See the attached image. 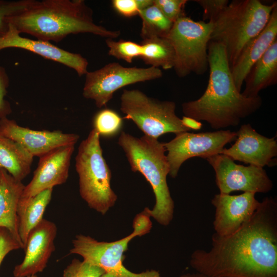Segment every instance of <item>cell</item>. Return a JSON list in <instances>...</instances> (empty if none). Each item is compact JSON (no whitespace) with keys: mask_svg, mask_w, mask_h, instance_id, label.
<instances>
[{"mask_svg":"<svg viewBox=\"0 0 277 277\" xmlns=\"http://www.w3.org/2000/svg\"><path fill=\"white\" fill-rule=\"evenodd\" d=\"M189 264L209 277H277L276 199L265 197L234 233H213L210 250H195Z\"/></svg>","mask_w":277,"mask_h":277,"instance_id":"obj_1","label":"cell"},{"mask_svg":"<svg viewBox=\"0 0 277 277\" xmlns=\"http://www.w3.org/2000/svg\"><path fill=\"white\" fill-rule=\"evenodd\" d=\"M209 77L207 88L198 99L184 103V116L204 121L216 130L237 126L261 107L260 96L247 97L236 88L226 50L217 42L208 46Z\"/></svg>","mask_w":277,"mask_h":277,"instance_id":"obj_2","label":"cell"},{"mask_svg":"<svg viewBox=\"0 0 277 277\" xmlns=\"http://www.w3.org/2000/svg\"><path fill=\"white\" fill-rule=\"evenodd\" d=\"M8 22L20 34L56 43L71 34L88 33L112 39L121 34L96 24L93 10L84 0L36 1L26 10L9 17Z\"/></svg>","mask_w":277,"mask_h":277,"instance_id":"obj_3","label":"cell"},{"mask_svg":"<svg viewBox=\"0 0 277 277\" xmlns=\"http://www.w3.org/2000/svg\"><path fill=\"white\" fill-rule=\"evenodd\" d=\"M117 143L123 149L133 172L141 173L151 185L155 203L148 208L151 217L163 226H168L173 217L174 204L167 184L170 168L164 143L144 135L140 137L122 131Z\"/></svg>","mask_w":277,"mask_h":277,"instance_id":"obj_4","label":"cell"},{"mask_svg":"<svg viewBox=\"0 0 277 277\" xmlns=\"http://www.w3.org/2000/svg\"><path fill=\"white\" fill-rule=\"evenodd\" d=\"M276 4L265 5L259 0H233L212 22L210 41L224 46L230 67L245 45L265 28Z\"/></svg>","mask_w":277,"mask_h":277,"instance_id":"obj_5","label":"cell"},{"mask_svg":"<svg viewBox=\"0 0 277 277\" xmlns=\"http://www.w3.org/2000/svg\"><path fill=\"white\" fill-rule=\"evenodd\" d=\"M75 169L81 197L91 209L105 214L117 196L111 188V172L103 156L100 136L94 129L79 145Z\"/></svg>","mask_w":277,"mask_h":277,"instance_id":"obj_6","label":"cell"},{"mask_svg":"<svg viewBox=\"0 0 277 277\" xmlns=\"http://www.w3.org/2000/svg\"><path fill=\"white\" fill-rule=\"evenodd\" d=\"M148 207L137 214L133 222V232L128 236L113 242H100L93 238L78 234L72 240L70 254H78L85 261L115 277H162L155 270L133 272L123 264L124 253L128 244L135 236L149 233L152 228Z\"/></svg>","mask_w":277,"mask_h":277,"instance_id":"obj_7","label":"cell"},{"mask_svg":"<svg viewBox=\"0 0 277 277\" xmlns=\"http://www.w3.org/2000/svg\"><path fill=\"white\" fill-rule=\"evenodd\" d=\"M173 101H160L137 90L124 89L120 109L124 118L131 120L144 135L157 138L167 133L189 131L175 113Z\"/></svg>","mask_w":277,"mask_h":277,"instance_id":"obj_8","label":"cell"},{"mask_svg":"<svg viewBox=\"0 0 277 277\" xmlns=\"http://www.w3.org/2000/svg\"><path fill=\"white\" fill-rule=\"evenodd\" d=\"M211 22L195 21L186 16L176 20L166 38L173 47V69L180 77L191 73L204 74L208 70V46L211 39Z\"/></svg>","mask_w":277,"mask_h":277,"instance_id":"obj_9","label":"cell"},{"mask_svg":"<svg viewBox=\"0 0 277 277\" xmlns=\"http://www.w3.org/2000/svg\"><path fill=\"white\" fill-rule=\"evenodd\" d=\"M83 90L85 98L95 102L102 108L111 100L119 89L138 82L159 78L163 76L160 68L126 67L118 63H108L94 71L87 72Z\"/></svg>","mask_w":277,"mask_h":277,"instance_id":"obj_10","label":"cell"},{"mask_svg":"<svg viewBox=\"0 0 277 277\" xmlns=\"http://www.w3.org/2000/svg\"><path fill=\"white\" fill-rule=\"evenodd\" d=\"M236 132L219 130L212 132L175 134L171 141L164 143L170 168L169 175L175 178L182 165L193 157L207 159L220 154L224 146L235 140Z\"/></svg>","mask_w":277,"mask_h":277,"instance_id":"obj_11","label":"cell"},{"mask_svg":"<svg viewBox=\"0 0 277 277\" xmlns=\"http://www.w3.org/2000/svg\"><path fill=\"white\" fill-rule=\"evenodd\" d=\"M206 160L215 171L220 193L230 194L236 191L266 193L273 188L272 181L263 168L237 164L223 154Z\"/></svg>","mask_w":277,"mask_h":277,"instance_id":"obj_12","label":"cell"},{"mask_svg":"<svg viewBox=\"0 0 277 277\" xmlns=\"http://www.w3.org/2000/svg\"><path fill=\"white\" fill-rule=\"evenodd\" d=\"M74 146H62L39 157L31 181L23 190L17 208L24 206L41 192L67 181Z\"/></svg>","mask_w":277,"mask_h":277,"instance_id":"obj_13","label":"cell"},{"mask_svg":"<svg viewBox=\"0 0 277 277\" xmlns=\"http://www.w3.org/2000/svg\"><path fill=\"white\" fill-rule=\"evenodd\" d=\"M255 193L243 192L239 195L218 193L211 200L215 208L213 226L214 233L220 236L236 232L253 215L260 202Z\"/></svg>","mask_w":277,"mask_h":277,"instance_id":"obj_14","label":"cell"},{"mask_svg":"<svg viewBox=\"0 0 277 277\" xmlns=\"http://www.w3.org/2000/svg\"><path fill=\"white\" fill-rule=\"evenodd\" d=\"M0 133L22 146L31 155L41 157L58 147L75 145L80 136L60 130H35L18 125L7 117L0 119Z\"/></svg>","mask_w":277,"mask_h":277,"instance_id":"obj_15","label":"cell"},{"mask_svg":"<svg viewBox=\"0 0 277 277\" xmlns=\"http://www.w3.org/2000/svg\"><path fill=\"white\" fill-rule=\"evenodd\" d=\"M220 154L232 160L263 168L275 165L273 158L277 155V141L259 133L250 124L242 125L236 132L235 143L224 148Z\"/></svg>","mask_w":277,"mask_h":277,"instance_id":"obj_16","label":"cell"},{"mask_svg":"<svg viewBox=\"0 0 277 277\" xmlns=\"http://www.w3.org/2000/svg\"><path fill=\"white\" fill-rule=\"evenodd\" d=\"M57 227L52 222L43 219L29 232L22 262L14 267V277H27L43 271L55 250Z\"/></svg>","mask_w":277,"mask_h":277,"instance_id":"obj_17","label":"cell"},{"mask_svg":"<svg viewBox=\"0 0 277 277\" xmlns=\"http://www.w3.org/2000/svg\"><path fill=\"white\" fill-rule=\"evenodd\" d=\"M9 48L26 50L74 69L79 76L85 75L88 62L78 53L64 50L50 42L22 37L17 29L9 23L7 32L0 38V51Z\"/></svg>","mask_w":277,"mask_h":277,"instance_id":"obj_18","label":"cell"},{"mask_svg":"<svg viewBox=\"0 0 277 277\" xmlns=\"http://www.w3.org/2000/svg\"><path fill=\"white\" fill-rule=\"evenodd\" d=\"M277 39V3L265 28L250 40L241 51L231 71L235 85L241 92L245 78L253 65Z\"/></svg>","mask_w":277,"mask_h":277,"instance_id":"obj_19","label":"cell"},{"mask_svg":"<svg viewBox=\"0 0 277 277\" xmlns=\"http://www.w3.org/2000/svg\"><path fill=\"white\" fill-rule=\"evenodd\" d=\"M25 186L0 168V227L7 229L24 249L18 231L17 210Z\"/></svg>","mask_w":277,"mask_h":277,"instance_id":"obj_20","label":"cell"},{"mask_svg":"<svg viewBox=\"0 0 277 277\" xmlns=\"http://www.w3.org/2000/svg\"><path fill=\"white\" fill-rule=\"evenodd\" d=\"M244 83L242 94L247 97L259 96V92L277 83V39L251 68Z\"/></svg>","mask_w":277,"mask_h":277,"instance_id":"obj_21","label":"cell"},{"mask_svg":"<svg viewBox=\"0 0 277 277\" xmlns=\"http://www.w3.org/2000/svg\"><path fill=\"white\" fill-rule=\"evenodd\" d=\"M33 156L22 146L0 133V168L22 182L30 172Z\"/></svg>","mask_w":277,"mask_h":277,"instance_id":"obj_22","label":"cell"},{"mask_svg":"<svg viewBox=\"0 0 277 277\" xmlns=\"http://www.w3.org/2000/svg\"><path fill=\"white\" fill-rule=\"evenodd\" d=\"M52 190H45L31 198L24 206L17 208L18 231L24 251L29 232L43 219L52 197Z\"/></svg>","mask_w":277,"mask_h":277,"instance_id":"obj_23","label":"cell"},{"mask_svg":"<svg viewBox=\"0 0 277 277\" xmlns=\"http://www.w3.org/2000/svg\"><path fill=\"white\" fill-rule=\"evenodd\" d=\"M140 58L147 64L164 70L173 68L175 52L173 46L166 37H155L143 40L141 44Z\"/></svg>","mask_w":277,"mask_h":277,"instance_id":"obj_24","label":"cell"},{"mask_svg":"<svg viewBox=\"0 0 277 277\" xmlns=\"http://www.w3.org/2000/svg\"><path fill=\"white\" fill-rule=\"evenodd\" d=\"M138 15L142 20L140 35L143 40L166 37L174 23L154 4L140 11Z\"/></svg>","mask_w":277,"mask_h":277,"instance_id":"obj_25","label":"cell"},{"mask_svg":"<svg viewBox=\"0 0 277 277\" xmlns=\"http://www.w3.org/2000/svg\"><path fill=\"white\" fill-rule=\"evenodd\" d=\"M93 128L100 136L110 137L119 133L123 126V119L115 111L110 109L100 110L92 120Z\"/></svg>","mask_w":277,"mask_h":277,"instance_id":"obj_26","label":"cell"},{"mask_svg":"<svg viewBox=\"0 0 277 277\" xmlns=\"http://www.w3.org/2000/svg\"><path fill=\"white\" fill-rule=\"evenodd\" d=\"M106 43L109 55L129 63H132L133 58L140 57L142 53L141 44L134 42L123 39L115 41L112 38H107Z\"/></svg>","mask_w":277,"mask_h":277,"instance_id":"obj_27","label":"cell"},{"mask_svg":"<svg viewBox=\"0 0 277 277\" xmlns=\"http://www.w3.org/2000/svg\"><path fill=\"white\" fill-rule=\"evenodd\" d=\"M35 2V0H0V38L3 36L9 29L8 18L26 10Z\"/></svg>","mask_w":277,"mask_h":277,"instance_id":"obj_28","label":"cell"},{"mask_svg":"<svg viewBox=\"0 0 277 277\" xmlns=\"http://www.w3.org/2000/svg\"><path fill=\"white\" fill-rule=\"evenodd\" d=\"M105 273L96 266L74 259L64 270L63 277H101Z\"/></svg>","mask_w":277,"mask_h":277,"instance_id":"obj_29","label":"cell"},{"mask_svg":"<svg viewBox=\"0 0 277 277\" xmlns=\"http://www.w3.org/2000/svg\"><path fill=\"white\" fill-rule=\"evenodd\" d=\"M153 2L161 12L173 23L186 16L185 7L187 0H153Z\"/></svg>","mask_w":277,"mask_h":277,"instance_id":"obj_30","label":"cell"},{"mask_svg":"<svg viewBox=\"0 0 277 277\" xmlns=\"http://www.w3.org/2000/svg\"><path fill=\"white\" fill-rule=\"evenodd\" d=\"M113 8L125 17L138 15L140 11L152 5L153 0H113Z\"/></svg>","mask_w":277,"mask_h":277,"instance_id":"obj_31","label":"cell"},{"mask_svg":"<svg viewBox=\"0 0 277 277\" xmlns=\"http://www.w3.org/2000/svg\"><path fill=\"white\" fill-rule=\"evenodd\" d=\"M203 10V21L212 23L228 4V0H195Z\"/></svg>","mask_w":277,"mask_h":277,"instance_id":"obj_32","label":"cell"},{"mask_svg":"<svg viewBox=\"0 0 277 277\" xmlns=\"http://www.w3.org/2000/svg\"><path fill=\"white\" fill-rule=\"evenodd\" d=\"M9 77L6 69L0 66V119L12 112L10 103L5 98L9 86Z\"/></svg>","mask_w":277,"mask_h":277,"instance_id":"obj_33","label":"cell"},{"mask_svg":"<svg viewBox=\"0 0 277 277\" xmlns=\"http://www.w3.org/2000/svg\"><path fill=\"white\" fill-rule=\"evenodd\" d=\"M22 249L21 245L6 228L0 227V266L10 252Z\"/></svg>","mask_w":277,"mask_h":277,"instance_id":"obj_34","label":"cell"},{"mask_svg":"<svg viewBox=\"0 0 277 277\" xmlns=\"http://www.w3.org/2000/svg\"><path fill=\"white\" fill-rule=\"evenodd\" d=\"M183 124L191 130H199L202 127V124L194 118L184 116L181 118Z\"/></svg>","mask_w":277,"mask_h":277,"instance_id":"obj_35","label":"cell"},{"mask_svg":"<svg viewBox=\"0 0 277 277\" xmlns=\"http://www.w3.org/2000/svg\"><path fill=\"white\" fill-rule=\"evenodd\" d=\"M180 277H209L202 274L193 272V273H185L180 275Z\"/></svg>","mask_w":277,"mask_h":277,"instance_id":"obj_36","label":"cell"},{"mask_svg":"<svg viewBox=\"0 0 277 277\" xmlns=\"http://www.w3.org/2000/svg\"><path fill=\"white\" fill-rule=\"evenodd\" d=\"M101 277H115V276L111 274L105 273Z\"/></svg>","mask_w":277,"mask_h":277,"instance_id":"obj_37","label":"cell"},{"mask_svg":"<svg viewBox=\"0 0 277 277\" xmlns=\"http://www.w3.org/2000/svg\"><path fill=\"white\" fill-rule=\"evenodd\" d=\"M27 277H37L36 274L28 276Z\"/></svg>","mask_w":277,"mask_h":277,"instance_id":"obj_38","label":"cell"}]
</instances>
